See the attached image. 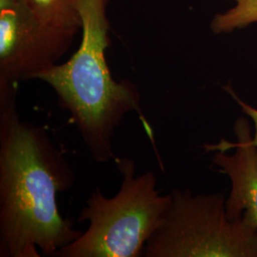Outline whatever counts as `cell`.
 Returning a JSON list of instances; mask_svg holds the SVG:
<instances>
[{
	"label": "cell",
	"instance_id": "8992f818",
	"mask_svg": "<svg viewBox=\"0 0 257 257\" xmlns=\"http://www.w3.org/2000/svg\"><path fill=\"white\" fill-rule=\"evenodd\" d=\"M236 142L221 140L217 145H205L208 151H216L212 158L222 174L231 183L226 199V211L230 218L246 212L257 224V146L252 143V133L248 119L240 116L233 125Z\"/></svg>",
	"mask_w": 257,
	"mask_h": 257
},
{
	"label": "cell",
	"instance_id": "9c48e42d",
	"mask_svg": "<svg viewBox=\"0 0 257 257\" xmlns=\"http://www.w3.org/2000/svg\"><path fill=\"white\" fill-rule=\"evenodd\" d=\"M227 90L230 92V95L235 99V101L238 103V105L240 106V108L242 109V110H243V112H244L246 115H248V117L252 120V122L254 123L255 133H254V136H253V138H252V143H253L255 146H257V109L251 107L250 105L245 103L243 100H241L238 96L233 92V91L229 89L228 87H227Z\"/></svg>",
	"mask_w": 257,
	"mask_h": 257
},
{
	"label": "cell",
	"instance_id": "7a4b0ae2",
	"mask_svg": "<svg viewBox=\"0 0 257 257\" xmlns=\"http://www.w3.org/2000/svg\"><path fill=\"white\" fill-rule=\"evenodd\" d=\"M108 0H77L81 20V44L63 64H56L37 77L55 92L59 106L70 113L93 160L109 162L116 156L112 138L128 112L135 111L148 136L152 128L141 107V95L130 80L115 81L106 60L109 22Z\"/></svg>",
	"mask_w": 257,
	"mask_h": 257
},
{
	"label": "cell",
	"instance_id": "277c9868",
	"mask_svg": "<svg viewBox=\"0 0 257 257\" xmlns=\"http://www.w3.org/2000/svg\"><path fill=\"white\" fill-rule=\"evenodd\" d=\"M145 257H257V224L246 212L230 218L223 193L174 190Z\"/></svg>",
	"mask_w": 257,
	"mask_h": 257
},
{
	"label": "cell",
	"instance_id": "ba28073f",
	"mask_svg": "<svg viewBox=\"0 0 257 257\" xmlns=\"http://www.w3.org/2000/svg\"><path fill=\"white\" fill-rule=\"evenodd\" d=\"M235 6L224 14L216 15L211 21L214 34L230 33L257 22V0H233Z\"/></svg>",
	"mask_w": 257,
	"mask_h": 257
},
{
	"label": "cell",
	"instance_id": "5b68a950",
	"mask_svg": "<svg viewBox=\"0 0 257 257\" xmlns=\"http://www.w3.org/2000/svg\"><path fill=\"white\" fill-rule=\"evenodd\" d=\"M74 37L40 23L22 0H0V85L37 79L57 64Z\"/></svg>",
	"mask_w": 257,
	"mask_h": 257
},
{
	"label": "cell",
	"instance_id": "6da1fadb",
	"mask_svg": "<svg viewBox=\"0 0 257 257\" xmlns=\"http://www.w3.org/2000/svg\"><path fill=\"white\" fill-rule=\"evenodd\" d=\"M16 100V86H0V256H56L83 232L57 205L74 171L46 130L21 120Z\"/></svg>",
	"mask_w": 257,
	"mask_h": 257
},
{
	"label": "cell",
	"instance_id": "3957f363",
	"mask_svg": "<svg viewBox=\"0 0 257 257\" xmlns=\"http://www.w3.org/2000/svg\"><path fill=\"white\" fill-rule=\"evenodd\" d=\"M114 163L123 176L118 193L109 198L98 188L92 192L78 215L79 222H89L88 229L56 256H142L171 196L160 194L153 172L136 175L133 159L116 156Z\"/></svg>",
	"mask_w": 257,
	"mask_h": 257
},
{
	"label": "cell",
	"instance_id": "52a82bcc",
	"mask_svg": "<svg viewBox=\"0 0 257 257\" xmlns=\"http://www.w3.org/2000/svg\"><path fill=\"white\" fill-rule=\"evenodd\" d=\"M35 18L46 27L74 37L81 30L77 0H22Z\"/></svg>",
	"mask_w": 257,
	"mask_h": 257
}]
</instances>
